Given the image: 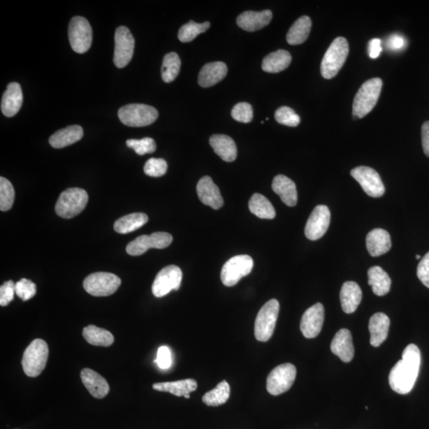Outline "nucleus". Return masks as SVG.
Masks as SVG:
<instances>
[{"label": "nucleus", "mask_w": 429, "mask_h": 429, "mask_svg": "<svg viewBox=\"0 0 429 429\" xmlns=\"http://www.w3.org/2000/svg\"><path fill=\"white\" fill-rule=\"evenodd\" d=\"M48 357V344L41 339L33 340L23 354L22 365L25 374L32 378L38 377L44 370Z\"/></svg>", "instance_id": "5"}, {"label": "nucleus", "mask_w": 429, "mask_h": 429, "mask_svg": "<svg viewBox=\"0 0 429 429\" xmlns=\"http://www.w3.org/2000/svg\"><path fill=\"white\" fill-rule=\"evenodd\" d=\"M363 298L362 289L355 282H347L341 288L340 303L346 313L356 312Z\"/></svg>", "instance_id": "27"}, {"label": "nucleus", "mask_w": 429, "mask_h": 429, "mask_svg": "<svg viewBox=\"0 0 429 429\" xmlns=\"http://www.w3.org/2000/svg\"><path fill=\"white\" fill-rule=\"evenodd\" d=\"M391 326L390 318L384 312H377L370 319V344L379 347L387 339Z\"/></svg>", "instance_id": "22"}, {"label": "nucleus", "mask_w": 429, "mask_h": 429, "mask_svg": "<svg viewBox=\"0 0 429 429\" xmlns=\"http://www.w3.org/2000/svg\"><path fill=\"white\" fill-rule=\"evenodd\" d=\"M381 50V41L380 39L374 38L370 41L368 45V53L370 59H378Z\"/></svg>", "instance_id": "50"}, {"label": "nucleus", "mask_w": 429, "mask_h": 429, "mask_svg": "<svg viewBox=\"0 0 429 429\" xmlns=\"http://www.w3.org/2000/svg\"><path fill=\"white\" fill-rule=\"evenodd\" d=\"M351 175L361 185L364 192L371 197H381L385 194V187L379 173L368 166H358L351 171Z\"/></svg>", "instance_id": "15"}, {"label": "nucleus", "mask_w": 429, "mask_h": 429, "mask_svg": "<svg viewBox=\"0 0 429 429\" xmlns=\"http://www.w3.org/2000/svg\"><path fill=\"white\" fill-rule=\"evenodd\" d=\"M332 352L342 361L350 363L355 355L351 333L349 329L343 328L336 333L331 344Z\"/></svg>", "instance_id": "20"}, {"label": "nucleus", "mask_w": 429, "mask_h": 429, "mask_svg": "<svg viewBox=\"0 0 429 429\" xmlns=\"http://www.w3.org/2000/svg\"><path fill=\"white\" fill-rule=\"evenodd\" d=\"M323 321V306L321 303H317L305 312L300 321V331L305 338H315L321 333Z\"/></svg>", "instance_id": "17"}, {"label": "nucleus", "mask_w": 429, "mask_h": 429, "mask_svg": "<svg viewBox=\"0 0 429 429\" xmlns=\"http://www.w3.org/2000/svg\"><path fill=\"white\" fill-rule=\"evenodd\" d=\"M381 88L380 78L368 80L361 87L353 102V115L356 117L362 119L372 111L379 101Z\"/></svg>", "instance_id": "3"}, {"label": "nucleus", "mask_w": 429, "mask_h": 429, "mask_svg": "<svg viewBox=\"0 0 429 429\" xmlns=\"http://www.w3.org/2000/svg\"><path fill=\"white\" fill-rule=\"evenodd\" d=\"M83 336L89 344L94 346L109 347L114 343V336L111 333L95 326L85 328Z\"/></svg>", "instance_id": "36"}, {"label": "nucleus", "mask_w": 429, "mask_h": 429, "mask_svg": "<svg viewBox=\"0 0 429 429\" xmlns=\"http://www.w3.org/2000/svg\"><path fill=\"white\" fill-rule=\"evenodd\" d=\"M275 117L277 123L288 126H297L300 122L299 115L291 108L286 106L278 108Z\"/></svg>", "instance_id": "42"}, {"label": "nucleus", "mask_w": 429, "mask_h": 429, "mask_svg": "<svg viewBox=\"0 0 429 429\" xmlns=\"http://www.w3.org/2000/svg\"><path fill=\"white\" fill-rule=\"evenodd\" d=\"M135 50V38L129 29L119 27L115 34L114 63L115 66L126 67L132 59Z\"/></svg>", "instance_id": "12"}, {"label": "nucleus", "mask_w": 429, "mask_h": 429, "mask_svg": "<svg viewBox=\"0 0 429 429\" xmlns=\"http://www.w3.org/2000/svg\"><path fill=\"white\" fill-rule=\"evenodd\" d=\"M15 283L13 281L6 282L0 287V305L7 306L14 300Z\"/></svg>", "instance_id": "46"}, {"label": "nucleus", "mask_w": 429, "mask_h": 429, "mask_svg": "<svg viewBox=\"0 0 429 429\" xmlns=\"http://www.w3.org/2000/svg\"><path fill=\"white\" fill-rule=\"evenodd\" d=\"M89 195L80 188H71L64 191L57 201L55 211L57 216L64 219L77 217L88 204Z\"/></svg>", "instance_id": "4"}, {"label": "nucleus", "mask_w": 429, "mask_h": 429, "mask_svg": "<svg viewBox=\"0 0 429 429\" xmlns=\"http://www.w3.org/2000/svg\"><path fill=\"white\" fill-rule=\"evenodd\" d=\"M273 17L270 10L263 11H245L237 18V24L242 30L254 32L268 26Z\"/></svg>", "instance_id": "19"}, {"label": "nucleus", "mask_w": 429, "mask_h": 429, "mask_svg": "<svg viewBox=\"0 0 429 429\" xmlns=\"http://www.w3.org/2000/svg\"><path fill=\"white\" fill-rule=\"evenodd\" d=\"M330 222H331V212L326 205H318L310 214L307 221L305 233L307 239L312 241L320 240L327 233Z\"/></svg>", "instance_id": "16"}, {"label": "nucleus", "mask_w": 429, "mask_h": 429, "mask_svg": "<svg viewBox=\"0 0 429 429\" xmlns=\"http://www.w3.org/2000/svg\"><path fill=\"white\" fill-rule=\"evenodd\" d=\"M254 261L247 254L237 255L226 263L221 270V281L226 286H234L243 277L251 274Z\"/></svg>", "instance_id": "9"}, {"label": "nucleus", "mask_w": 429, "mask_h": 429, "mask_svg": "<svg viewBox=\"0 0 429 429\" xmlns=\"http://www.w3.org/2000/svg\"><path fill=\"white\" fill-rule=\"evenodd\" d=\"M416 274L423 285L429 289V252L421 259L417 266Z\"/></svg>", "instance_id": "48"}, {"label": "nucleus", "mask_w": 429, "mask_h": 429, "mask_svg": "<svg viewBox=\"0 0 429 429\" xmlns=\"http://www.w3.org/2000/svg\"><path fill=\"white\" fill-rule=\"evenodd\" d=\"M153 389L168 392L177 397H184L197 389V382L192 379L154 384Z\"/></svg>", "instance_id": "31"}, {"label": "nucleus", "mask_w": 429, "mask_h": 429, "mask_svg": "<svg viewBox=\"0 0 429 429\" xmlns=\"http://www.w3.org/2000/svg\"><path fill=\"white\" fill-rule=\"evenodd\" d=\"M22 102L23 95L20 85L17 82L9 84L2 98L3 114L7 117H14L20 112Z\"/></svg>", "instance_id": "23"}, {"label": "nucleus", "mask_w": 429, "mask_h": 429, "mask_svg": "<svg viewBox=\"0 0 429 429\" xmlns=\"http://www.w3.org/2000/svg\"><path fill=\"white\" fill-rule=\"evenodd\" d=\"M249 210L260 219H273L276 217L275 208L262 194H255L252 196L249 201Z\"/></svg>", "instance_id": "35"}, {"label": "nucleus", "mask_w": 429, "mask_h": 429, "mask_svg": "<svg viewBox=\"0 0 429 429\" xmlns=\"http://www.w3.org/2000/svg\"><path fill=\"white\" fill-rule=\"evenodd\" d=\"M84 131L79 125H73L57 131L50 138V144L55 149H61L71 146L82 138Z\"/></svg>", "instance_id": "28"}, {"label": "nucleus", "mask_w": 429, "mask_h": 429, "mask_svg": "<svg viewBox=\"0 0 429 429\" xmlns=\"http://www.w3.org/2000/svg\"><path fill=\"white\" fill-rule=\"evenodd\" d=\"M167 162L162 159H150L145 164L144 172L147 176L159 177L166 175Z\"/></svg>", "instance_id": "43"}, {"label": "nucleus", "mask_w": 429, "mask_h": 429, "mask_svg": "<svg viewBox=\"0 0 429 429\" xmlns=\"http://www.w3.org/2000/svg\"><path fill=\"white\" fill-rule=\"evenodd\" d=\"M230 397V386L227 381L219 382L214 389L208 392L202 398V401L208 407H217L228 402Z\"/></svg>", "instance_id": "37"}, {"label": "nucleus", "mask_w": 429, "mask_h": 429, "mask_svg": "<svg viewBox=\"0 0 429 429\" xmlns=\"http://www.w3.org/2000/svg\"><path fill=\"white\" fill-rule=\"evenodd\" d=\"M272 189L280 196L284 204L294 207L298 203V191L295 183L285 175H277L273 180Z\"/></svg>", "instance_id": "26"}, {"label": "nucleus", "mask_w": 429, "mask_h": 429, "mask_svg": "<svg viewBox=\"0 0 429 429\" xmlns=\"http://www.w3.org/2000/svg\"><path fill=\"white\" fill-rule=\"evenodd\" d=\"M210 27V22L197 23L190 21L180 29L178 38L182 43L192 42L199 34L207 31Z\"/></svg>", "instance_id": "39"}, {"label": "nucleus", "mask_w": 429, "mask_h": 429, "mask_svg": "<svg viewBox=\"0 0 429 429\" xmlns=\"http://www.w3.org/2000/svg\"><path fill=\"white\" fill-rule=\"evenodd\" d=\"M312 28V21L309 16H301L289 29L286 40L289 44L297 45L303 44L309 38Z\"/></svg>", "instance_id": "34"}, {"label": "nucleus", "mask_w": 429, "mask_h": 429, "mask_svg": "<svg viewBox=\"0 0 429 429\" xmlns=\"http://www.w3.org/2000/svg\"><path fill=\"white\" fill-rule=\"evenodd\" d=\"M196 192L203 204L213 210H219L224 205V199L216 184L210 177H202L196 187Z\"/></svg>", "instance_id": "18"}, {"label": "nucleus", "mask_w": 429, "mask_h": 429, "mask_svg": "<svg viewBox=\"0 0 429 429\" xmlns=\"http://www.w3.org/2000/svg\"><path fill=\"white\" fill-rule=\"evenodd\" d=\"M386 48L392 51H398L404 49L407 43L405 38L399 34H393L386 41Z\"/></svg>", "instance_id": "49"}, {"label": "nucleus", "mask_w": 429, "mask_h": 429, "mask_svg": "<svg viewBox=\"0 0 429 429\" xmlns=\"http://www.w3.org/2000/svg\"><path fill=\"white\" fill-rule=\"evenodd\" d=\"M297 376V369L291 363L279 365L271 371L266 381V389L271 395L277 396L292 387Z\"/></svg>", "instance_id": "11"}, {"label": "nucleus", "mask_w": 429, "mask_h": 429, "mask_svg": "<svg viewBox=\"0 0 429 429\" xmlns=\"http://www.w3.org/2000/svg\"><path fill=\"white\" fill-rule=\"evenodd\" d=\"M182 271L175 265L166 266L157 275L152 286L156 298L165 297L172 291H178L182 282Z\"/></svg>", "instance_id": "13"}, {"label": "nucleus", "mask_w": 429, "mask_h": 429, "mask_svg": "<svg viewBox=\"0 0 429 429\" xmlns=\"http://www.w3.org/2000/svg\"><path fill=\"white\" fill-rule=\"evenodd\" d=\"M119 118L124 125L140 127L154 123L159 117V112L147 104L132 103L119 110Z\"/></svg>", "instance_id": "7"}, {"label": "nucleus", "mask_w": 429, "mask_h": 429, "mask_svg": "<svg viewBox=\"0 0 429 429\" xmlns=\"http://www.w3.org/2000/svg\"><path fill=\"white\" fill-rule=\"evenodd\" d=\"M80 378L92 396L102 399L108 395L110 387L106 379L89 368L81 370Z\"/></svg>", "instance_id": "21"}, {"label": "nucleus", "mask_w": 429, "mask_h": 429, "mask_svg": "<svg viewBox=\"0 0 429 429\" xmlns=\"http://www.w3.org/2000/svg\"><path fill=\"white\" fill-rule=\"evenodd\" d=\"M228 67L221 61L208 63L202 68L198 83L203 88H210L218 84L227 76Z\"/></svg>", "instance_id": "25"}, {"label": "nucleus", "mask_w": 429, "mask_h": 429, "mask_svg": "<svg viewBox=\"0 0 429 429\" xmlns=\"http://www.w3.org/2000/svg\"><path fill=\"white\" fill-rule=\"evenodd\" d=\"M184 398H190V395H189V394H187V395H185V396H184Z\"/></svg>", "instance_id": "53"}, {"label": "nucleus", "mask_w": 429, "mask_h": 429, "mask_svg": "<svg viewBox=\"0 0 429 429\" xmlns=\"http://www.w3.org/2000/svg\"><path fill=\"white\" fill-rule=\"evenodd\" d=\"M148 219L147 214L142 212L126 214L115 221L114 230L119 234H129L143 227L148 222Z\"/></svg>", "instance_id": "33"}, {"label": "nucleus", "mask_w": 429, "mask_h": 429, "mask_svg": "<svg viewBox=\"0 0 429 429\" xmlns=\"http://www.w3.org/2000/svg\"><path fill=\"white\" fill-rule=\"evenodd\" d=\"M368 284L372 287L373 293L382 297L391 291V279L386 272L380 266H372L368 270Z\"/></svg>", "instance_id": "30"}, {"label": "nucleus", "mask_w": 429, "mask_h": 429, "mask_svg": "<svg viewBox=\"0 0 429 429\" xmlns=\"http://www.w3.org/2000/svg\"><path fill=\"white\" fill-rule=\"evenodd\" d=\"M120 285V278L107 272L92 274L84 281L85 291L94 297H108L117 292Z\"/></svg>", "instance_id": "8"}, {"label": "nucleus", "mask_w": 429, "mask_h": 429, "mask_svg": "<svg viewBox=\"0 0 429 429\" xmlns=\"http://www.w3.org/2000/svg\"><path fill=\"white\" fill-rule=\"evenodd\" d=\"M68 38L76 53H86L92 43V29L89 21L84 17H73L68 26Z\"/></svg>", "instance_id": "10"}, {"label": "nucleus", "mask_w": 429, "mask_h": 429, "mask_svg": "<svg viewBox=\"0 0 429 429\" xmlns=\"http://www.w3.org/2000/svg\"><path fill=\"white\" fill-rule=\"evenodd\" d=\"M292 61L291 54L288 51L279 50L266 56L263 61V71L270 73H277L285 71Z\"/></svg>", "instance_id": "32"}, {"label": "nucleus", "mask_w": 429, "mask_h": 429, "mask_svg": "<svg viewBox=\"0 0 429 429\" xmlns=\"http://www.w3.org/2000/svg\"><path fill=\"white\" fill-rule=\"evenodd\" d=\"M15 293L23 301L31 299L36 294V285L27 278L15 283Z\"/></svg>", "instance_id": "45"}, {"label": "nucleus", "mask_w": 429, "mask_h": 429, "mask_svg": "<svg viewBox=\"0 0 429 429\" xmlns=\"http://www.w3.org/2000/svg\"><path fill=\"white\" fill-rule=\"evenodd\" d=\"M280 305L276 299L266 303L258 313L254 323L255 338L260 342H268L273 335Z\"/></svg>", "instance_id": "6"}, {"label": "nucleus", "mask_w": 429, "mask_h": 429, "mask_svg": "<svg viewBox=\"0 0 429 429\" xmlns=\"http://www.w3.org/2000/svg\"><path fill=\"white\" fill-rule=\"evenodd\" d=\"M421 367V351L415 344H409L402 353V361L394 366L389 375L391 389L400 394H407L415 385Z\"/></svg>", "instance_id": "1"}, {"label": "nucleus", "mask_w": 429, "mask_h": 429, "mask_svg": "<svg viewBox=\"0 0 429 429\" xmlns=\"http://www.w3.org/2000/svg\"><path fill=\"white\" fill-rule=\"evenodd\" d=\"M367 248L372 257H379L389 252L391 248V238L387 231L375 228L367 235Z\"/></svg>", "instance_id": "24"}, {"label": "nucleus", "mask_w": 429, "mask_h": 429, "mask_svg": "<svg viewBox=\"0 0 429 429\" xmlns=\"http://www.w3.org/2000/svg\"><path fill=\"white\" fill-rule=\"evenodd\" d=\"M231 117L240 123H251L253 119V108L251 104L245 102L237 103L231 111Z\"/></svg>", "instance_id": "44"}, {"label": "nucleus", "mask_w": 429, "mask_h": 429, "mask_svg": "<svg viewBox=\"0 0 429 429\" xmlns=\"http://www.w3.org/2000/svg\"><path fill=\"white\" fill-rule=\"evenodd\" d=\"M349 54V45L346 38L339 37L330 45L323 57L321 71L323 78L332 79L338 74Z\"/></svg>", "instance_id": "2"}, {"label": "nucleus", "mask_w": 429, "mask_h": 429, "mask_svg": "<svg viewBox=\"0 0 429 429\" xmlns=\"http://www.w3.org/2000/svg\"><path fill=\"white\" fill-rule=\"evenodd\" d=\"M173 242V236L167 233H154L150 235H141L131 241L126 246V253L131 256H139L146 253L149 249H164Z\"/></svg>", "instance_id": "14"}, {"label": "nucleus", "mask_w": 429, "mask_h": 429, "mask_svg": "<svg viewBox=\"0 0 429 429\" xmlns=\"http://www.w3.org/2000/svg\"><path fill=\"white\" fill-rule=\"evenodd\" d=\"M181 59L176 53L167 54L164 57L161 66V78L166 83L175 80L181 69Z\"/></svg>", "instance_id": "38"}, {"label": "nucleus", "mask_w": 429, "mask_h": 429, "mask_svg": "<svg viewBox=\"0 0 429 429\" xmlns=\"http://www.w3.org/2000/svg\"><path fill=\"white\" fill-rule=\"evenodd\" d=\"M126 146L134 150L138 155L152 154L155 152L156 143L152 138H144L143 139H129L126 141Z\"/></svg>", "instance_id": "41"}, {"label": "nucleus", "mask_w": 429, "mask_h": 429, "mask_svg": "<svg viewBox=\"0 0 429 429\" xmlns=\"http://www.w3.org/2000/svg\"><path fill=\"white\" fill-rule=\"evenodd\" d=\"M422 147L425 154L429 158V121L421 127Z\"/></svg>", "instance_id": "51"}, {"label": "nucleus", "mask_w": 429, "mask_h": 429, "mask_svg": "<svg viewBox=\"0 0 429 429\" xmlns=\"http://www.w3.org/2000/svg\"><path fill=\"white\" fill-rule=\"evenodd\" d=\"M416 259H419H419H421V255H419V254H416Z\"/></svg>", "instance_id": "52"}, {"label": "nucleus", "mask_w": 429, "mask_h": 429, "mask_svg": "<svg viewBox=\"0 0 429 429\" xmlns=\"http://www.w3.org/2000/svg\"><path fill=\"white\" fill-rule=\"evenodd\" d=\"M15 189L13 184L3 177H0V210L7 212L13 208L15 201Z\"/></svg>", "instance_id": "40"}, {"label": "nucleus", "mask_w": 429, "mask_h": 429, "mask_svg": "<svg viewBox=\"0 0 429 429\" xmlns=\"http://www.w3.org/2000/svg\"><path fill=\"white\" fill-rule=\"evenodd\" d=\"M159 368L166 370L170 368L172 364V355L169 347L162 346L159 347L158 353H157V358L155 361Z\"/></svg>", "instance_id": "47"}, {"label": "nucleus", "mask_w": 429, "mask_h": 429, "mask_svg": "<svg viewBox=\"0 0 429 429\" xmlns=\"http://www.w3.org/2000/svg\"><path fill=\"white\" fill-rule=\"evenodd\" d=\"M210 143L214 153L227 162L234 161L237 157V147L233 139L228 136L214 135Z\"/></svg>", "instance_id": "29"}]
</instances>
